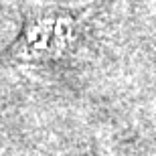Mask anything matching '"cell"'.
Instances as JSON below:
<instances>
[{"label": "cell", "mask_w": 156, "mask_h": 156, "mask_svg": "<svg viewBox=\"0 0 156 156\" xmlns=\"http://www.w3.org/2000/svg\"><path fill=\"white\" fill-rule=\"evenodd\" d=\"M114 0H93L83 6L29 8L16 39L0 51V65L53 63L77 51L91 23Z\"/></svg>", "instance_id": "obj_1"}]
</instances>
